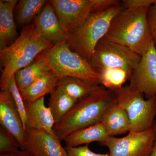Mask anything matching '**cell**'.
I'll list each match as a JSON object with an SVG mask.
<instances>
[{"mask_svg":"<svg viewBox=\"0 0 156 156\" xmlns=\"http://www.w3.org/2000/svg\"><path fill=\"white\" fill-rule=\"evenodd\" d=\"M47 1L45 0H20L14 8V20L20 28L30 25L42 11Z\"/></svg>","mask_w":156,"mask_h":156,"instance_id":"cell-20","label":"cell"},{"mask_svg":"<svg viewBox=\"0 0 156 156\" xmlns=\"http://www.w3.org/2000/svg\"><path fill=\"white\" fill-rule=\"evenodd\" d=\"M156 136L153 126L147 131L129 132L120 138L108 136L100 144L108 148L109 156H149Z\"/></svg>","mask_w":156,"mask_h":156,"instance_id":"cell-9","label":"cell"},{"mask_svg":"<svg viewBox=\"0 0 156 156\" xmlns=\"http://www.w3.org/2000/svg\"><path fill=\"white\" fill-rule=\"evenodd\" d=\"M33 23L39 35L54 46L66 42L68 35L62 27L49 1H47L42 11L35 17Z\"/></svg>","mask_w":156,"mask_h":156,"instance_id":"cell-13","label":"cell"},{"mask_svg":"<svg viewBox=\"0 0 156 156\" xmlns=\"http://www.w3.org/2000/svg\"><path fill=\"white\" fill-rule=\"evenodd\" d=\"M62 28L68 35L79 29L92 13L119 4L118 0H50Z\"/></svg>","mask_w":156,"mask_h":156,"instance_id":"cell-7","label":"cell"},{"mask_svg":"<svg viewBox=\"0 0 156 156\" xmlns=\"http://www.w3.org/2000/svg\"><path fill=\"white\" fill-rule=\"evenodd\" d=\"M18 1H0V50L9 47L18 37L14 8Z\"/></svg>","mask_w":156,"mask_h":156,"instance_id":"cell-16","label":"cell"},{"mask_svg":"<svg viewBox=\"0 0 156 156\" xmlns=\"http://www.w3.org/2000/svg\"><path fill=\"white\" fill-rule=\"evenodd\" d=\"M116 102L115 92L104 87L78 100L62 119L55 124L54 133L60 141L73 132L101 122Z\"/></svg>","mask_w":156,"mask_h":156,"instance_id":"cell-1","label":"cell"},{"mask_svg":"<svg viewBox=\"0 0 156 156\" xmlns=\"http://www.w3.org/2000/svg\"><path fill=\"white\" fill-rule=\"evenodd\" d=\"M109 136H115L129 133L130 120L125 109L117 101L108 110L101 119Z\"/></svg>","mask_w":156,"mask_h":156,"instance_id":"cell-17","label":"cell"},{"mask_svg":"<svg viewBox=\"0 0 156 156\" xmlns=\"http://www.w3.org/2000/svg\"><path fill=\"white\" fill-rule=\"evenodd\" d=\"M66 156H109L108 153H96L89 148V144L76 147H66Z\"/></svg>","mask_w":156,"mask_h":156,"instance_id":"cell-26","label":"cell"},{"mask_svg":"<svg viewBox=\"0 0 156 156\" xmlns=\"http://www.w3.org/2000/svg\"><path fill=\"white\" fill-rule=\"evenodd\" d=\"M0 124L1 127L16 138L23 149L26 141V131L8 88L1 89L0 92Z\"/></svg>","mask_w":156,"mask_h":156,"instance_id":"cell-11","label":"cell"},{"mask_svg":"<svg viewBox=\"0 0 156 156\" xmlns=\"http://www.w3.org/2000/svg\"><path fill=\"white\" fill-rule=\"evenodd\" d=\"M129 80V86L142 93L146 98L156 96V46L153 40L148 50L132 71Z\"/></svg>","mask_w":156,"mask_h":156,"instance_id":"cell-10","label":"cell"},{"mask_svg":"<svg viewBox=\"0 0 156 156\" xmlns=\"http://www.w3.org/2000/svg\"><path fill=\"white\" fill-rule=\"evenodd\" d=\"M150 7L124 8L112 20L104 37L126 46L142 56L152 41L147 20Z\"/></svg>","mask_w":156,"mask_h":156,"instance_id":"cell-2","label":"cell"},{"mask_svg":"<svg viewBox=\"0 0 156 156\" xmlns=\"http://www.w3.org/2000/svg\"><path fill=\"white\" fill-rule=\"evenodd\" d=\"M154 127L155 128L156 131V125L154 124ZM149 156H156V136L155 140L154 142L153 147L151 153Z\"/></svg>","mask_w":156,"mask_h":156,"instance_id":"cell-30","label":"cell"},{"mask_svg":"<svg viewBox=\"0 0 156 156\" xmlns=\"http://www.w3.org/2000/svg\"><path fill=\"white\" fill-rule=\"evenodd\" d=\"M124 9L121 2L90 14L79 29L68 35L66 43L70 49L90 63L98 43L105 36L112 20Z\"/></svg>","mask_w":156,"mask_h":156,"instance_id":"cell-4","label":"cell"},{"mask_svg":"<svg viewBox=\"0 0 156 156\" xmlns=\"http://www.w3.org/2000/svg\"><path fill=\"white\" fill-rule=\"evenodd\" d=\"M0 156H12V154H2Z\"/></svg>","mask_w":156,"mask_h":156,"instance_id":"cell-31","label":"cell"},{"mask_svg":"<svg viewBox=\"0 0 156 156\" xmlns=\"http://www.w3.org/2000/svg\"><path fill=\"white\" fill-rule=\"evenodd\" d=\"M154 124H156V122H155Z\"/></svg>","mask_w":156,"mask_h":156,"instance_id":"cell-32","label":"cell"},{"mask_svg":"<svg viewBox=\"0 0 156 156\" xmlns=\"http://www.w3.org/2000/svg\"><path fill=\"white\" fill-rule=\"evenodd\" d=\"M115 93L117 103L128 114L130 132L147 131L153 127L156 117V96L145 98L142 93L129 85L123 87Z\"/></svg>","mask_w":156,"mask_h":156,"instance_id":"cell-6","label":"cell"},{"mask_svg":"<svg viewBox=\"0 0 156 156\" xmlns=\"http://www.w3.org/2000/svg\"><path fill=\"white\" fill-rule=\"evenodd\" d=\"M99 73L103 87L115 92L122 89L126 81L130 79L127 72L122 69H105Z\"/></svg>","mask_w":156,"mask_h":156,"instance_id":"cell-23","label":"cell"},{"mask_svg":"<svg viewBox=\"0 0 156 156\" xmlns=\"http://www.w3.org/2000/svg\"><path fill=\"white\" fill-rule=\"evenodd\" d=\"M59 78L52 71L46 73L21 92L25 101H33L50 94L58 85Z\"/></svg>","mask_w":156,"mask_h":156,"instance_id":"cell-19","label":"cell"},{"mask_svg":"<svg viewBox=\"0 0 156 156\" xmlns=\"http://www.w3.org/2000/svg\"><path fill=\"white\" fill-rule=\"evenodd\" d=\"M12 156H30L26 151L18 150L16 152L12 154Z\"/></svg>","mask_w":156,"mask_h":156,"instance_id":"cell-29","label":"cell"},{"mask_svg":"<svg viewBox=\"0 0 156 156\" xmlns=\"http://www.w3.org/2000/svg\"><path fill=\"white\" fill-rule=\"evenodd\" d=\"M54 46L39 35L33 22L23 28L13 44L0 50L1 89L8 88L16 72L28 65L39 54Z\"/></svg>","mask_w":156,"mask_h":156,"instance_id":"cell-3","label":"cell"},{"mask_svg":"<svg viewBox=\"0 0 156 156\" xmlns=\"http://www.w3.org/2000/svg\"><path fill=\"white\" fill-rule=\"evenodd\" d=\"M47 51L45 50L39 54L28 65L14 75L15 82L20 93L25 91L41 76L51 71Z\"/></svg>","mask_w":156,"mask_h":156,"instance_id":"cell-15","label":"cell"},{"mask_svg":"<svg viewBox=\"0 0 156 156\" xmlns=\"http://www.w3.org/2000/svg\"><path fill=\"white\" fill-rule=\"evenodd\" d=\"M20 145L16 138L1 127L0 153L13 154L19 150Z\"/></svg>","mask_w":156,"mask_h":156,"instance_id":"cell-25","label":"cell"},{"mask_svg":"<svg viewBox=\"0 0 156 156\" xmlns=\"http://www.w3.org/2000/svg\"><path fill=\"white\" fill-rule=\"evenodd\" d=\"M141 58L128 47L104 37L95 47L90 64L99 72L105 69H122L127 72L130 79L132 71Z\"/></svg>","mask_w":156,"mask_h":156,"instance_id":"cell-8","label":"cell"},{"mask_svg":"<svg viewBox=\"0 0 156 156\" xmlns=\"http://www.w3.org/2000/svg\"><path fill=\"white\" fill-rule=\"evenodd\" d=\"M50 95L48 107L56 124L62 119L77 101L58 86Z\"/></svg>","mask_w":156,"mask_h":156,"instance_id":"cell-22","label":"cell"},{"mask_svg":"<svg viewBox=\"0 0 156 156\" xmlns=\"http://www.w3.org/2000/svg\"><path fill=\"white\" fill-rule=\"evenodd\" d=\"M23 150L30 156H67L65 148L56 134L34 129H27L26 141Z\"/></svg>","mask_w":156,"mask_h":156,"instance_id":"cell-12","label":"cell"},{"mask_svg":"<svg viewBox=\"0 0 156 156\" xmlns=\"http://www.w3.org/2000/svg\"><path fill=\"white\" fill-rule=\"evenodd\" d=\"M122 3L125 9H136L151 7L156 3V0H124Z\"/></svg>","mask_w":156,"mask_h":156,"instance_id":"cell-28","label":"cell"},{"mask_svg":"<svg viewBox=\"0 0 156 156\" xmlns=\"http://www.w3.org/2000/svg\"><path fill=\"white\" fill-rule=\"evenodd\" d=\"M47 52L51 71L59 79L72 77L94 84H101L100 73L79 54L72 51L66 42L54 46Z\"/></svg>","mask_w":156,"mask_h":156,"instance_id":"cell-5","label":"cell"},{"mask_svg":"<svg viewBox=\"0 0 156 156\" xmlns=\"http://www.w3.org/2000/svg\"><path fill=\"white\" fill-rule=\"evenodd\" d=\"M147 20L152 38L156 46V3L151 6L147 14Z\"/></svg>","mask_w":156,"mask_h":156,"instance_id":"cell-27","label":"cell"},{"mask_svg":"<svg viewBox=\"0 0 156 156\" xmlns=\"http://www.w3.org/2000/svg\"><path fill=\"white\" fill-rule=\"evenodd\" d=\"M25 102L27 119V129L41 130L55 134L53 128L56 122L50 109L45 105L44 97L34 101Z\"/></svg>","mask_w":156,"mask_h":156,"instance_id":"cell-14","label":"cell"},{"mask_svg":"<svg viewBox=\"0 0 156 156\" xmlns=\"http://www.w3.org/2000/svg\"><path fill=\"white\" fill-rule=\"evenodd\" d=\"M57 86L77 101L91 95L103 87L72 77L60 78Z\"/></svg>","mask_w":156,"mask_h":156,"instance_id":"cell-21","label":"cell"},{"mask_svg":"<svg viewBox=\"0 0 156 156\" xmlns=\"http://www.w3.org/2000/svg\"><path fill=\"white\" fill-rule=\"evenodd\" d=\"M8 88L13 96L14 102L22 119L23 127L26 131L27 128V119L25 102L23 100L21 93L17 88V84L15 82L14 76L12 77L11 80L9 81Z\"/></svg>","mask_w":156,"mask_h":156,"instance_id":"cell-24","label":"cell"},{"mask_svg":"<svg viewBox=\"0 0 156 156\" xmlns=\"http://www.w3.org/2000/svg\"><path fill=\"white\" fill-rule=\"evenodd\" d=\"M108 136L106 128L101 122L73 132L63 140L66 147H76L94 142L101 143Z\"/></svg>","mask_w":156,"mask_h":156,"instance_id":"cell-18","label":"cell"}]
</instances>
